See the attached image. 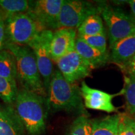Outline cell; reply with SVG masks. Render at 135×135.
I'll return each instance as SVG.
<instances>
[{
	"label": "cell",
	"instance_id": "6da1fadb",
	"mask_svg": "<svg viewBox=\"0 0 135 135\" xmlns=\"http://www.w3.org/2000/svg\"><path fill=\"white\" fill-rule=\"evenodd\" d=\"M46 98L24 88L18 90L15 114L29 135H42L46 129Z\"/></svg>",
	"mask_w": 135,
	"mask_h": 135
},
{
	"label": "cell",
	"instance_id": "7a4b0ae2",
	"mask_svg": "<svg viewBox=\"0 0 135 135\" xmlns=\"http://www.w3.org/2000/svg\"><path fill=\"white\" fill-rule=\"evenodd\" d=\"M45 100L47 109L52 112L84 110L80 88L68 82L58 70L54 72Z\"/></svg>",
	"mask_w": 135,
	"mask_h": 135
},
{
	"label": "cell",
	"instance_id": "3957f363",
	"mask_svg": "<svg viewBox=\"0 0 135 135\" xmlns=\"http://www.w3.org/2000/svg\"><path fill=\"white\" fill-rule=\"evenodd\" d=\"M5 50L11 52L15 57L17 80L21 83L23 88L46 98V91L31 49L28 46H20L7 43Z\"/></svg>",
	"mask_w": 135,
	"mask_h": 135
},
{
	"label": "cell",
	"instance_id": "277c9868",
	"mask_svg": "<svg viewBox=\"0 0 135 135\" xmlns=\"http://www.w3.org/2000/svg\"><path fill=\"white\" fill-rule=\"evenodd\" d=\"M105 3L83 0H64L58 20L60 28H78L88 17L101 13Z\"/></svg>",
	"mask_w": 135,
	"mask_h": 135
},
{
	"label": "cell",
	"instance_id": "5b68a950",
	"mask_svg": "<svg viewBox=\"0 0 135 135\" xmlns=\"http://www.w3.org/2000/svg\"><path fill=\"white\" fill-rule=\"evenodd\" d=\"M101 14L108 30L110 48L120 40L135 34V21L121 8L106 4Z\"/></svg>",
	"mask_w": 135,
	"mask_h": 135
},
{
	"label": "cell",
	"instance_id": "8992f818",
	"mask_svg": "<svg viewBox=\"0 0 135 135\" xmlns=\"http://www.w3.org/2000/svg\"><path fill=\"white\" fill-rule=\"evenodd\" d=\"M7 43L20 46L28 45L42 31L27 13L10 16L5 20Z\"/></svg>",
	"mask_w": 135,
	"mask_h": 135
},
{
	"label": "cell",
	"instance_id": "52a82bcc",
	"mask_svg": "<svg viewBox=\"0 0 135 135\" xmlns=\"http://www.w3.org/2000/svg\"><path fill=\"white\" fill-rule=\"evenodd\" d=\"M53 35V31L42 30L28 45L35 55L46 93L55 72L50 53L51 42Z\"/></svg>",
	"mask_w": 135,
	"mask_h": 135
},
{
	"label": "cell",
	"instance_id": "ba28073f",
	"mask_svg": "<svg viewBox=\"0 0 135 135\" xmlns=\"http://www.w3.org/2000/svg\"><path fill=\"white\" fill-rule=\"evenodd\" d=\"M64 0L31 1L26 13L33 18L41 30L58 29V20Z\"/></svg>",
	"mask_w": 135,
	"mask_h": 135
},
{
	"label": "cell",
	"instance_id": "9c48e42d",
	"mask_svg": "<svg viewBox=\"0 0 135 135\" xmlns=\"http://www.w3.org/2000/svg\"><path fill=\"white\" fill-rule=\"evenodd\" d=\"M56 63L64 78L70 83L89 76L93 70L76 51L64 56Z\"/></svg>",
	"mask_w": 135,
	"mask_h": 135
},
{
	"label": "cell",
	"instance_id": "30bf717a",
	"mask_svg": "<svg viewBox=\"0 0 135 135\" xmlns=\"http://www.w3.org/2000/svg\"><path fill=\"white\" fill-rule=\"evenodd\" d=\"M81 94L84 99V106L87 108L105 111L107 113L115 112L118 108L113 105V99L124 93L123 89L116 94H109L89 87L85 81L81 83L80 87Z\"/></svg>",
	"mask_w": 135,
	"mask_h": 135
},
{
	"label": "cell",
	"instance_id": "8fae6325",
	"mask_svg": "<svg viewBox=\"0 0 135 135\" xmlns=\"http://www.w3.org/2000/svg\"><path fill=\"white\" fill-rule=\"evenodd\" d=\"M76 31L71 28H60L53 32L50 46L51 56L53 61L75 51Z\"/></svg>",
	"mask_w": 135,
	"mask_h": 135
},
{
	"label": "cell",
	"instance_id": "7c38bea8",
	"mask_svg": "<svg viewBox=\"0 0 135 135\" xmlns=\"http://www.w3.org/2000/svg\"><path fill=\"white\" fill-rule=\"evenodd\" d=\"M75 51L93 69L104 66L109 59L108 53H102L93 48L78 36L76 40Z\"/></svg>",
	"mask_w": 135,
	"mask_h": 135
},
{
	"label": "cell",
	"instance_id": "4fadbf2b",
	"mask_svg": "<svg viewBox=\"0 0 135 135\" xmlns=\"http://www.w3.org/2000/svg\"><path fill=\"white\" fill-rule=\"evenodd\" d=\"M110 48L113 62L119 66L126 63L135 56V34L117 41Z\"/></svg>",
	"mask_w": 135,
	"mask_h": 135
},
{
	"label": "cell",
	"instance_id": "5bb4252c",
	"mask_svg": "<svg viewBox=\"0 0 135 135\" xmlns=\"http://www.w3.org/2000/svg\"><path fill=\"white\" fill-rule=\"evenodd\" d=\"M23 128L15 113L0 104V135H22Z\"/></svg>",
	"mask_w": 135,
	"mask_h": 135
},
{
	"label": "cell",
	"instance_id": "9a60e30c",
	"mask_svg": "<svg viewBox=\"0 0 135 135\" xmlns=\"http://www.w3.org/2000/svg\"><path fill=\"white\" fill-rule=\"evenodd\" d=\"M119 114L92 120L91 135H118Z\"/></svg>",
	"mask_w": 135,
	"mask_h": 135
},
{
	"label": "cell",
	"instance_id": "2e32d148",
	"mask_svg": "<svg viewBox=\"0 0 135 135\" xmlns=\"http://www.w3.org/2000/svg\"><path fill=\"white\" fill-rule=\"evenodd\" d=\"M0 76L16 83L17 68L14 55L8 50L0 51Z\"/></svg>",
	"mask_w": 135,
	"mask_h": 135
},
{
	"label": "cell",
	"instance_id": "e0dca14e",
	"mask_svg": "<svg viewBox=\"0 0 135 135\" xmlns=\"http://www.w3.org/2000/svg\"><path fill=\"white\" fill-rule=\"evenodd\" d=\"M105 33L103 21L99 15L88 17L78 28L79 36H94Z\"/></svg>",
	"mask_w": 135,
	"mask_h": 135
},
{
	"label": "cell",
	"instance_id": "ac0fdd59",
	"mask_svg": "<svg viewBox=\"0 0 135 135\" xmlns=\"http://www.w3.org/2000/svg\"><path fill=\"white\" fill-rule=\"evenodd\" d=\"M31 1L27 0H0V11L5 19L14 15L26 13L30 9Z\"/></svg>",
	"mask_w": 135,
	"mask_h": 135
},
{
	"label": "cell",
	"instance_id": "d6986e66",
	"mask_svg": "<svg viewBox=\"0 0 135 135\" xmlns=\"http://www.w3.org/2000/svg\"><path fill=\"white\" fill-rule=\"evenodd\" d=\"M124 98L127 111L131 117L135 119V78L124 76Z\"/></svg>",
	"mask_w": 135,
	"mask_h": 135
},
{
	"label": "cell",
	"instance_id": "ffe728a7",
	"mask_svg": "<svg viewBox=\"0 0 135 135\" xmlns=\"http://www.w3.org/2000/svg\"><path fill=\"white\" fill-rule=\"evenodd\" d=\"M92 120L82 114L75 119L70 126L68 135H91Z\"/></svg>",
	"mask_w": 135,
	"mask_h": 135
},
{
	"label": "cell",
	"instance_id": "44dd1931",
	"mask_svg": "<svg viewBox=\"0 0 135 135\" xmlns=\"http://www.w3.org/2000/svg\"><path fill=\"white\" fill-rule=\"evenodd\" d=\"M16 83L0 76V99L7 104L15 102L18 93Z\"/></svg>",
	"mask_w": 135,
	"mask_h": 135
},
{
	"label": "cell",
	"instance_id": "7402d4cb",
	"mask_svg": "<svg viewBox=\"0 0 135 135\" xmlns=\"http://www.w3.org/2000/svg\"><path fill=\"white\" fill-rule=\"evenodd\" d=\"M118 135H135V119L126 114H119Z\"/></svg>",
	"mask_w": 135,
	"mask_h": 135
},
{
	"label": "cell",
	"instance_id": "603a6c76",
	"mask_svg": "<svg viewBox=\"0 0 135 135\" xmlns=\"http://www.w3.org/2000/svg\"><path fill=\"white\" fill-rule=\"evenodd\" d=\"M88 45L93 48L97 49L102 53H106L107 52V40L106 33L94 36H79Z\"/></svg>",
	"mask_w": 135,
	"mask_h": 135
},
{
	"label": "cell",
	"instance_id": "cb8c5ba5",
	"mask_svg": "<svg viewBox=\"0 0 135 135\" xmlns=\"http://www.w3.org/2000/svg\"><path fill=\"white\" fill-rule=\"evenodd\" d=\"M119 67L126 76L135 78V56L126 63L119 65Z\"/></svg>",
	"mask_w": 135,
	"mask_h": 135
},
{
	"label": "cell",
	"instance_id": "d4e9b609",
	"mask_svg": "<svg viewBox=\"0 0 135 135\" xmlns=\"http://www.w3.org/2000/svg\"><path fill=\"white\" fill-rule=\"evenodd\" d=\"M7 43V38H6V24L5 20L0 22V51L5 50Z\"/></svg>",
	"mask_w": 135,
	"mask_h": 135
},
{
	"label": "cell",
	"instance_id": "484cf974",
	"mask_svg": "<svg viewBox=\"0 0 135 135\" xmlns=\"http://www.w3.org/2000/svg\"><path fill=\"white\" fill-rule=\"evenodd\" d=\"M128 3L129 4L131 8L130 15L135 21V0H130L128 1Z\"/></svg>",
	"mask_w": 135,
	"mask_h": 135
},
{
	"label": "cell",
	"instance_id": "4316f807",
	"mask_svg": "<svg viewBox=\"0 0 135 135\" xmlns=\"http://www.w3.org/2000/svg\"><path fill=\"white\" fill-rule=\"evenodd\" d=\"M4 20H6V19H5V17L4 16V15H3V13L0 11V22L4 21Z\"/></svg>",
	"mask_w": 135,
	"mask_h": 135
}]
</instances>
